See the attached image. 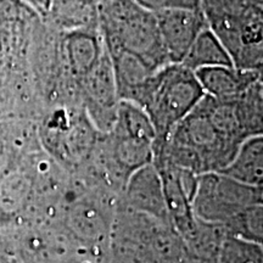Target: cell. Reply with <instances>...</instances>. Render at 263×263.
I'll return each mask as SVG.
<instances>
[{"mask_svg": "<svg viewBox=\"0 0 263 263\" xmlns=\"http://www.w3.org/2000/svg\"><path fill=\"white\" fill-rule=\"evenodd\" d=\"M80 81L88 118L98 130L107 134L116 121L120 98L106 47L98 64Z\"/></svg>", "mask_w": 263, "mask_h": 263, "instance_id": "5b68a950", "label": "cell"}, {"mask_svg": "<svg viewBox=\"0 0 263 263\" xmlns=\"http://www.w3.org/2000/svg\"><path fill=\"white\" fill-rule=\"evenodd\" d=\"M210 28L221 39L233 64L241 70L263 68V2L238 14L205 12Z\"/></svg>", "mask_w": 263, "mask_h": 263, "instance_id": "3957f363", "label": "cell"}, {"mask_svg": "<svg viewBox=\"0 0 263 263\" xmlns=\"http://www.w3.org/2000/svg\"><path fill=\"white\" fill-rule=\"evenodd\" d=\"M259 203H262L263 205V186L262 188H259Z\"/></svg>", "mask_w": 263, "mask_h": 263, "instance_id": "44dd1931", "label": "cell"}, {"mask_svg": "<svg viewBox=\"0 0 263 263\" xmlns=\"http://www.w3.org/2000/svg\"><path fill=\"white\" fill-rule=\"evenodd\" d=\"M180 64L194 72L217 66H234L224 44L210 26L197 35Z\"/></svg>", "mask_w": 263, "mask_h": 263, "instance_id": "5bb4252c", "label": "cell"}, {"mask_svg": "<svg viewBox=\"0 0 263 263\" xmlns=\"http://www.w3.org/2000/svg\"><path fill=\"white\" fill-rule=\"evenodd\" d=\"M223 228L227 235L246 240L263 249V205L257 203L248 207Z\"/></svg>", "mask_w": 263, "mask_h": 263, "instance_id": "2e32d148", "label": "cell"}, {"mask_svg": "<svg viewBox=\"0 0 263 263\" xmlns=\"http://www.w3.org/2000/svg\"><path fill=\"white\" fill-rule=\"evenodd\" d=\"M222 173L254 188L263 186V134L246 139Z\"/></svg>", "mask_w": 263, "mask_h": 263, "instance_id": "4fadbf2b", "label": "cell"}, {"mask_svg": "<svg viewBox=\"0 0 263 263\" xmlns=\"http://www.w3.org/2000/svg\"><path fill=\"white\" fill-rule=\"evenodd\" d=\"M108 54L112 61L120 101H130L143 107L150 81L157 70L132 52L111 50Z\"/></svg>", "mask_w": 263, "mask_h": 263, "instance_id": "9c48e42d", "label": "cell"}, {"mask_svg": "<svg viewBox=\"0 0 263 263\" xmlns=\"http://www.w3.org/2000/svg\"><path fill=\"white\" fill-rule=\"evenodd\" d=\"M136 2L153 12L172 9H202L201 0H136Z\"/></svg>", "mask_w": 263, "mask_h": 263, "instance_id": "ac0fdd59", "label": "cell"}, {"mask_svg": "<svg viewBox=\"0 0 263 263\" xmlns=\"http://www.w3.org/2000/svg\"><path fill=\"white\" fill-rule=\"evenodd\" d=\"M259 203V188L246 185L222 172L197 177L194 215L199 221L224 226L239 213Z\"/></svg>", "mask_w": 263, "mask_h": 263, "instance_id": "277c9868", "label": "cell"}, {"mask_svg": "<svg viewBox=\"0 0 263 263\" xmlns=\"http://www.w3.org/2000/svg\"><path fill=\"white\" fill-rule=\"evenodd\" d=\"M32 149L28 147L25 132L17 126L0 128V182L17 168Z\"/></svg>", "mask_w": 263, "mask_h": 263, "instance_id": "9a60e30c", "label": "cell"}, {"mask_svg": "<svg viewBox=\"0 0 263 263\" xmlns=\"http://www.w3.org/2000/svg\"><path fill=\"white\" fill-rule=\"evenodd\" d=\"M65 50L71 71L82 78L100 60L105 43L100 31H73L66 34Z\"/></svg>", "mask_w": 263, "mask_h": 263, "instance_id": "7c38bea8", "label": "cell"}, {"mask_svg": "<svg viewBox=\"0 0 263 263\" xmlns=\"http://www.w3.org/2000/svg\"><path fill=\"white\" fill-rule=\"evenodd\" d=\"M205 95L217 99L236 98L258 80L259 71L241 70L235 66H217L195 72Z\"/></svg>", "mask_w": 263, "mask_h": 263, "instance_id": "30bf717a", "label": "cell"}, {"mask_svg": "<svg viewBox=\"0 0 263 263\" xmlns=\"http://www.w3.org/2000/svg\"><path fill=\"white\" fill-rule=\"evenodd\" d=\"M256 88H257V94L259 99V104H261L262 111H263V68L259 70L258 80L256 82Z\"/></svg>", "mask_w": 263, "mask_h": 263, "instance_id": "ffe728a7", "label": "cell"}, {"mask_svg": "<svg viewBox=\"0 0 263 263\" xmlns=\"http://www.w3.org/2000/svg\"><path fill=\"white\" fill-rule=\"evenodd\" d=\"M216 263H263V249L246 240L227 235Z\"/></svg>", "mask_w": 263, "mask_h": 263, "instance_id": "e0dca14e", "label": "cell"}, {"mask_svg": "<svg viewBox=\"0 0 263 263\" xmlns=\"http://www.w3.org/2000/svg\"><path fill=\"white\" fill-rule=\"evenodd\" d=\"M159 171L171 226L185 239L195 228L197 218L193 203L197 188V174L164 161L153 162Z\"/></svg>", "mask_w": 263, "mask_h": 263, "instance_id": "8992f818", "label": "cell"}, {"mask_svg": "<svg viewBox=\"0 0 263 263\" xmlns=\"http://www.w3.org/2000/svg\"><path fill=\"white\" fill-rule=\"evenodd\" d=\"M100 33L108 51L124 50L156 70L168 65L155 12L136 0H99Z\"/></svg>", "mask_w": 263, "mask_h": 263, "instance_id": "6da1fadb", "label": "cell"}, {"mask_svg": "<svg viewBox=\"0 0 263 263\" xmlns=\"http://www.w3.org/2000/svg\"><path fill=\"white\" fill-rule=\"evenodd\" d=\"M45 17L67 33L100 31L99 0H54Z\"/></svg>", "mask_w": 263, "mask_h": 263, "instance_id": "8fae6325", "label": "cell"}, {"mask_svg": "<svg viewBox=\"0 0 263 263\" xmlns=\"http://www.w3.org/2000/svg\"><path fill=\"white\" fill-rule=\"evenodd\" d=\"M205 97L195 72L182 64H168L151 78L143 108L156 133L155 146L186 117Z\"/></svg>", "mask_w": 263, "mask_h": 263, "instance_id": "7a4b0ae2", "label": "cell"}, {"mask_svg": "<svg viewBox=\"0 0 263 263\" xmlns=\"http://www.w3.org/2000/svg\"><path fill=\"white\" fill-rule=\"evenodd\" d=\"M22 2L26 3L28 6H31L33 10H35L41 15L45 16L54 0H22Z\"/></svg>", "mask_w": 263, "mask_h": 263, "instance_id": "d6986e66", "label": "cell"}, {"mask_svg": "<svg viewBox=\"0 0 263 263\" xmlns=\"http://www.w3.org/2000/svg\"><path fill=\"white\" fill-rule=\"evenodd\" d=\"M124 202L133 212L171 226L159 171L149 163L136 171L124 185Z\"/></svg>", "mask_w": 263, "mask_h": 263, "instance_id": "ba28073f", "label": "cell"}, {"mask_svg": "<svg viewBox=\"0 0 263 263\" xmlns=\"http://www.w3.org/2000/svg\"><path fill=\"white\" fill-rule=\"evenodd\" d=\"M170 64H180L209 22L202 9H172L155 12Z\"/></svg>", "mask_w": 263, "mask_h": 263, "instance_id": "52a82bcc", "label": "cell"}]
</instances>
